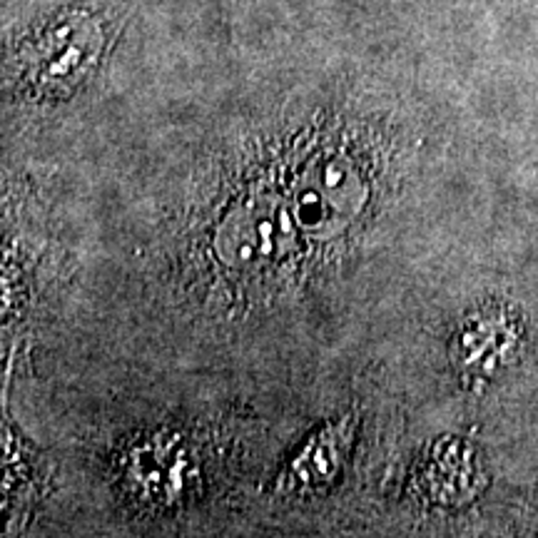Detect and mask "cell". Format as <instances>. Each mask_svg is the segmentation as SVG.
I'll return each mask as SVG.
<instances>
[]
</instances>
